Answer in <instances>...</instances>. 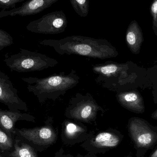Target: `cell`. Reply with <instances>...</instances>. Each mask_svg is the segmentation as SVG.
<instances>
[{"mask_svg":"<svg viewBox=\"0 0 157 157\" xmlns=\"http://www.w3.org/2000/svg\"><path fill=\"white\" fill-rule=\"evenodd\" d=\"M125 40L132 53L135 54L140 53L144 37L142 29L136 20H132L129 24L126 30Z\"/></svg>","mask_w":157,"mask_h":157,"instance_id":"obj_11","label":"cell"},{"mask_svg":"<svg viewBox=\"0 0 157 157\" xmlns=\"http://www.w3.org/2000/svg\"><path fill=\"white\" fill-rule=\"evenodd\" d=\"M128 127L131 137L137 147H149L156 141V134L148 123L143 119L137 117L132 118Z\"/></svg>","mask_w":157,"mask_h":157,"instance_id":"obj_6","label":"cell"},{"mask_svg":"<svg viewBox=\"0 0 157 157\" xmlns=\"http://www.w3.org/2000/svg\"><path fill=\"white\" fill-rule=\"evenodd\" d=\"M83 131V129L81 127L72 123H70L66 125L65 133L69 138H72L81 133Z\"/></svg>","mask_w":157,"mask_h":157,"instance_id":"obj_17","label":"cell"},{"mask_svg":"<svg viewBox=\"0 0 157 157\" xmlns=\"http://www.w3.org/2000/svg\"><path fill=\"white\" fill-rule=\"evenodd\" d=\"M15 135L39 146L51 144L55 141L56 138V133L54 130L48 126L36 127L31 129L16 128Z\"/></svg>","mask_w":157,"mask_h":157,"instance_id":"obj_7","label":"cell"},{"mask_svg":"<svg viewBox=\"0 0 157 157\" xmlns=\"http://www.w3.org/2000/svg\"><path fill=\"white\" fill-rule=\"evenodd\" d=\"M0 157H5L3 156V154L2 153H1V152H0Z\"/></svg>","mask_w":157,"mask_h":157,"instance_id":"obj_24","label":"cell"},{"mask_svg":"<svg viewBox=\"0 0 157 157\" xmlns=\"http://www.w3.org/2000/svg\"><path fill=\"white\" fill-rule=\"evenodd\" d=\"M151 157H157V149L154 152V154L152 155Z\"/></svg>","mask_w":157,"mask_h":157,"instance_id":"obj_23","label":"cell"},{"mask_svg":"<svg viewBox=\"0 0 157 157\" xmlns=\"http://www.w3.org/2000/svg\"><path fill=\"white\" fill-rule=\"evenodd\" d=\"M0 152L1 153V149H0Z\"/></svg>","mask_w":157,"mask_h":157,"instance_id":"obj_25","label":"cell"},{"mask_svg":"<svg viewBox=\"0 0 157 157\" xmlns=\"http://www.w3.org/2000/svg\"><path fill=\"white\" fill-rule=\"evenodd\" d=\"M52 47L60 55L75 54L101 59L115 58L116 49L108 40L83 36H67L60 40H44L40 42Z\"/></svg>","mask_w":157,"mask_h":157,"instance_id":"obj_1","label":"cell"},{"mask_svg":"<svg viewBox=\"0 0 157 157\" xmlns=\"http://www.w3.org/2000/svg\"><path fill=\"white\" fill-rule=\"evenodd\" d=\"M0 102L14 112L28 110L26 103L18 95V90L14 87L7 75L0 71Z\"/></svg>","mask_w":157,"mask_h":157,"instance_id":"obj_5","label":"cell"},{"mask_svg":"<svg viewBox=\"0 0 157 157\" xmlns=\"http://www.w3.org/2000/svg\"><path fill=\"white\" fill-rule=\"evenodd\" d=\"M13 44V39L12 36L6 31L0 29V50Z\"/></svg>","mask_w":157,"mask_h":157,"instance_id":"obj_18","label":"cell"},{"mask_svg":"<svg viewBox=\"0 0 157 157\" xmlns=\"http://www.w3.org/2000/svg\"><path fill=\"white\" fill-rule=\"evenodd\" d=\"M4 62L12 71L19 73L41 71L58 64L56 59L44 54L19 49L18 53H6Z\"/></svg>","mask_w":157,"mask_h":157,"instance_id":"obj_3","label":"cell"},{"mask_svg":"<svg viewBox=\"0 0 157 157\" xmlns=\"http://www.w3.org/2000/svg\"><path fill=\"white\" fill-rule=\"evenodd\" d=\"M21 121L35 122V118L30 114L23 113L21 111L3 110L0 109V126L11 137L15 135L16 123Z\"/></svg>","mask_w":157,"mask_h":157,"instance_id":"obj_9","label":"cell"},{"mask_svg":"<svg viewBox=\"0 0 157 157\" xmlns=\"http://www.w3.org/2000/svg\"><path fill=\"white\" fill-rule=\"evenodd\" d=\"M151 117L153 119H156L157 120V109L156 110L154 113L152 114L151 115Z\"/></svg>","mask_w":157,"mask_h":157,"instance_id":"obj_22","label":"cell"},{"mask_svg":"<svg viewBox=\"0 0 157 157\" xmlns=\"http://www.w3.org/2000/svg\"><path fill=\"white\" fill-rule=\"evenodd\" d=\"M75 11L81 17H86L89 12V0H70Z\"/></svg>","mask_w":157,"mask_h":157,"instance_id":"obj_15","label":"cell"},{"mask_svg":"<svg viewBox=\"0 0 157 157\" xmlns=\"http://www.w3.org/2000/svg\"><path fill=\"white\" fill-rule=\"evenodd\" d=\"M13 147L12 137L9 136L0 126V149L1 153L9 152Z\"/></svg>","mask_w":157,"mask_h":157,"instance_id":"obj_16","label":"cell"},{"mask_svg":"<svg viewBox=\"0 0 157 157\" xmlns=\"http://www.w3.org/2000/svg\"><path fill=\"white\" fill-rule=\"evenodd\" d=\"M120 142V138L116 135L104 132L100 133L95 137L93 144L98 148H111L117 146Z\"/></svg>","mask_w":157,"mask_h":157,"instance_id":"obj_14","label":"cell"},{"mask_svg":"<svg viewBox=\"0 0 157 157\" xmlns=\"http://www.w3.org/2000/svg\"><path fill=\"white\" fill-rule=\"evenodd\" d=\"M68 19L62 11L48 13L27 25L28 31L45 35L60 34L65 31L68 25Z\"/></svg>","mask_w":157,"mask_h":157,"instance_id":"obj_4","label":"cell"},{"mask_svg":"<svg viewBox=\"0 0 157 157\" xmlns=\"http://www.w3.org/2000/svg\"><path fill=\"white\" fill-rule=\"evenodd\" d=\"M29 91L37 98L40 103L47 99L55 100L59 96L76 86L79 78L72 73L68 75H55L47 78H22Z\"/></svg>","mask_w":157,"mask_h":157,"instance_id":"obj_2","label":"cell"},{"mask_svg":"<svg viewBox=\"0 0 157 157\" xmlns=\"http://www.w3.org/2000/svg\"><path fill=\"white\" fill-rule=\"evenodd\" d=\"M118 102L124 108L136 113L144 112V102L142 95L137 90L124 91L118 94Z\"/></svg>","mask_w":157,"mask_h":157,"instance_id":"obj_10","label":"cell"},{"mask_svg":"<svg viewBox=\"0 0 157 157\" xmlns=\"http://www.w3.org/2000/svg\"><path fill=\"white\" fill-rule=\"evenodd\" d=\"M13 145L14 149L12 152H6L3 154L7 157H37L34 148L26 143L22 142L16 136Z\"/></svg>","mask_w":157,"mask_h":157,"instance_id":"obj_13","label":"cell"},{"mask_svg":"<svg viewBox=\"0 0 157 157\" xmlns=\"http://www.w3.org/2000/svg\"><path fill=\"white\" fill-rule=\"evenodd\" d=\"M150 82H151V86L153 87V98H154V101L155 104H157V68L156 71L154 75H152L150 77Z\"/></svg>","mask_w":157,"mask_h":157,"instance_id":"obj_21","label":"cell"},{"mask_svg":"<svg viewBox=\"0 0 157 157\" xmlns=\"http://www.w3.org/2000/svg\"><path fill=\"white\" fill-rule=\"evenodd\" d=\"M24 0H0V8L6 11L10 8H15L17 3L24 2Z\"/></svg>","mask_w":157,"mask_h":157,"instance_id":"obj_20","label":"cell"},{"mask_svg":"<svg viewBox=\"0 0 157 157\" xmlns=\"http://www.w3.org/2000/svg\"><path fill=\"white\" fill-rule=\"evenodd\" d=\"M93 101H81L70 112L72 118L84 121H88L93 119L98 110L100 109Z\"/></svg>","mask_w":157,"mask_h":157,"instance_id":"obj_12","label":"cell"},{"mask_svg":"<svg viewBox=\"0 0 157 157\" xmlns=\"http://www.w3.org/2000/svg\"><path fill=\"white\" fill-rule=\"evenodd\" d=\"M150 12L153 18V29L157 36V0H153L150 6Z\"/></svg>","mask_w":157,"mask_h":157,"instance_id":"obj_19","label":"cell"},{"mask_svg":"<svg viewBox=\"0 0 157 157\" xmlns=\"http://www.w3.org/2000/svg\"><path fill=\"white\" fill-rule=\"evenodd\" d=\"M59 0H28L21 6L10 10L0 11V18L8 16H26L36 14Z\"/></svg>","mask_w":157,"mask_h":157,"instance_id":"obj_8","label":"cell"}]
</instances>
